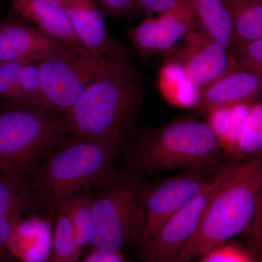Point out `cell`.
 <instances>
[{
  "label": "cell",
  "mask_w": 262,
  "mask_h": 262,
  "mask_svg": "<svg viewBox=\"0 0 262 262\" xmlns=\"http://www.w3.org/2000/svg\"><path fill=\"white\" fill-rule=\"evenodd\" d=\"M18 90L20 108L44 110L39 62L24 63L19 73Z\"/></svg>",
  "instance_id": "22"
},
{
  "label": "cell",
  "mask_w": 262,
  "mask_h": 262,
  "mask_svg": "<svg viewBox=\"0 0 262 262\" xmlns=\"http://www.w3.org/2000/svg\"><path fill=\"white\" fill-rule=\"evenodd\" d=\"M225 164L215 127L195 119H179L145 131L127 156L131 173L137 176L175 170H220Z\"/></svg>",
  "instance_id": "2"
},
{
  "label": "cell",
  "mask_w": 262,
  "mask_h": 262,
  "mask_svg": "<svg viewBox=\"0 0 262 262\" xmlns=\"http://www.w3.org/2000/svg\"><path fill=\"white\" fill-rule=\"evenodd\" d=\"M98 4L114 17H120L130 10L132 0H96Z\"/></svg>",
  "instance_id": "28"
},
{
  "label": "cell",
  "mask_w": 262,
  "mask_h": 262,
  "mask_svg": "<svg viewBox=\"0 0 262 262\" xmlns=\"http://www.w3.org/2000/svg\"><path fill=\"white\" fill-rule=\"evenodd\" d=\"M26 61L0 62V99L20 107L18 76Z\"/></svg>",
  "instance_id": "24"
},
{
  "label": "cell",
  "mask_w": 262,
  "mask_h": 262,
  "mask_svg": "<svg viewBox=\"0 0 262 262\" xmlns=\"http://www.w3.org/2000/svg\"><path fill=\"white\" fill-rule=\"evenodd\" d=\"M222 168L185 170L152 187H144L142 192L144 222L136 244L141 248L152 238L170 217L213 182Z\"/></svg>",
  "instance_id": "8"
},
{
  "label": "cell",
  "mask_w": 262,
  "mask_h": 262,
  "mask_svg": "<svg viewBox=\"0 0 262 262\" xmlns=\"http://www.w3.org/2000/svg\"><path fill=\"white\" fill-rule=\"evenodd\" d=\"M230 19L229 51L262 39V0H222Z\"/></svg>",
  "instance_id": "18"
},
{
  "label": "cell",
  "mask_w": 262,
  "mask_h": 262,
  "mask_svg": "<svg viewBox=\"0 0 262 262\" xmlns=\"http://www.w3.org/2000/svg\"><path fill=\"white\" fill-rule=\"evenodd\" d=\"M144 98L137 74L130 66L114 63L84 90L63 115L74 138L121 144Z\"/></svg>",
  "instance_id": "1"
},
{
  "label": "cell",
  "mask_w": 262,
  "mask_h": 262,
  "mask_svg": "<svg viewBox=\"0 0 262 262\" xmlns=\"http://www.w3.org/2000/svg\"><path fill=\"white\" fill-rule=\"evenodd\" d=\"M199 27L188 4L157 17L146 16L127 32V37L143 58L177 46L191 31Z\"/></svg>",
  "instance_id": "11"
},
{
  "label": "cell",
  "mask_w": 262,
  "mask_h": 262,
  "mask_svg": "<svg viewBox=\"0 0 262 262\" xmlns=\"http://www.w3.org/2000/svg\"><path fill=\"white\" fill-rule=\"evenodd\" d=\"M231 54L236 68L262 77V39L243 43Z\"/></svg>",
  "instance_id": "25"
},
{
  "label": "cell",
  "mask_w": 262,
  "mask_h": 262,
  "mask_svg": "<svg viewBox=\"0 0 262 262\" xmlns=\"http://www.w3.org/2000/svg\"><path fill=\"white\" fill-rule=\"evenodd\" d=\"M82 250L70 220L64 212L58 210L47 262H77Z\"/></svg>",
  "instance_id": "20"
},
{
  "label": "cell",
  "mask_w": 262,
  "mask_h": 262,
  "mask_svg": "<svg viewBox=\"0 0 262 262\" xmlns=\"http://www.w3.org/2000/svg\"><path fill=\"white\" fill-rule=\"evenodd\" d=\"M205 256L202 262H253L244 253L232 247H217Z\"/></svg>",
  "instance_id": "27"
},
{
  "label": "cell",
  "mask_w": 262,
  "mask_h": 262,
  "mask_svg": "<svg viewBox=\"0 0 262 262\" xmlns=\"http://www.w3.org/2000/svg\"><path fill=\"white\" fill-rule=\"evenodd\" d=\"M239 163H226L213 182L193 201L170 217L142 247L143 262H173L198 229L207 205Z\"/></svg>",
  "instance_id": "9"
},
{
  "label": "cell",
  "mask_w": 262,
  "mask_h": 262,
  "mask_svg": "<svg viewBox=\"0 0 262 262\" xmlns=\"http://www.w3.org/2000/svg\"><path fill=\"white\" fill-rule=\"evenodd\" d=\"M187 1L199 27L229 51L232 27L222 0Z\"/></svg>",
  "instance_id": "19"
},
{
  "label": "cell",
  "mask_w": 262,
  "mask_h": 262,
  "mask_svg": "<svg viewBox=\"0 0 262 262\" xmlns=\"http://www.w3.org/2000/svg\"><path fill=\"white\" fill-rule=\"evenodd\" d=\"M51 229L39 219L20 221L5 248L24 262H47L51 254Z\"/></svg>",
  "instance_id": "17"
},
{
  "label": "cell",
  "mask_w": 262,
  "mask_h": 262,
  "mask_svg": "<svg viewBox=\"0 0 262 262\" xmlns=\"http://www.w3.org/2000/svg\"><path fill=\"white\" fill-rule=\"evenodd\" d=\"M184 39L182 46L165 52V56L196 87L203 89L235 70L230 52L202 27L193 29Z\"/></svg>",
  "instance_id": "10"
},
{
  "label": "cell",
  "mask_w": 262,
  "mask_h": 262,
  "mask_svg": "<svg viewBox=\"0 0 262 262\" xmlns=\"http://www.w3.org/2000/svg\"><path fill=\"white\" fill-rule=\"evenodd\" d=\"M67 133L63 115L20 107L0 113V171L24 177L67 141Z\"/></svg>",
  "instance_id": "5"
},
{
  "label": "cell",
  "mask_w": 262,
  "mask_h": 262,
  "mask_svg": "<svg viewBox=\"0 0 262 262\" xmlns=\"http://www.w3.org/2000/svg\"><path fill=\"white\" fill-rule=\"evenodd\" d=\"M261 89V76L235 69L202 89L194 110L200 115H206L223 108L255 102Z\"/></svg>",
  "instance_id": "14"
},
{
  "label": "cell",
  "mask_w": 262,
  "mask_h": 262,
  "mask_svg": "<svg viewBox=\"0 0 262 262\" xmlns=\"http://www.w3.org/2000/svg\"><path fill=\"white\" fill-rule=\"evenodd\" d=\"M70 50L22 18L0 22V62H39Z\"/></svg>",
  "instance_id": "13"
},
{
  "label": "cell",
  "mask_w": 262,
  "mask_h": 262,
  "mask_svg": "<svg viewBox=\"0 0 262 262\" xmlns=\"http://www.w3.org/2000/svg\"><path fill=\"white\" fill-rule=\"evenodd\" d=\"M82 262H127L121 251H94Z\"/></svg>",
  "instance_id": "29"
},
{
  "label": "cell",
  "mask_w": 262,
  "mask_h": 262,
  "mask_svg": "<svg viewBox=\"0 0 262 262\" xmlns=\"http://www.w3.org/2000/svg\"><path fill=\"white\" fill-rule=\"evenodd\" d=\"M93 200L89 246L94 251H120L136 242L144 222L142 185L139 176H119Z\"/></svg>",
  "instance_id": "6"
},
{
  "label": "cell",
  "mask_w": 262,
  "mask_h": 262,
  "mask_svg": "<svg viewBox=\"0 0 262 262\" xmlns=\"http://www.w3.org/2000/svg\"><path fill=\"white\" fill-rule=\"evenodd\" d=\"M24 177L0 171V247H5L31 203Z\"/></svg>",
  "instance_id": "16"
},
{
  "label": "cell",
  "mask_w": 262,
  "mask_h": 262,
  "mask_svg": "<svg viewBox=\"0 0 262 262\" xmlns=\"http://www.w3.org/2000/svg\"><path fill=\"white\" fill-rule=\"evenodd\" d=\"M261 105H257L248 114L237 139L241 152L254 154L261 151Z\"/></svg>",
  "instance_id": "23"
},
{
  "label": "cell",
  "mask_w": 262,
  "mask_h": 262,
  "mask_svg": "<svg viewBox=\"0 0 262 262\" xmlns=\"http://www.w3.org/2000/svg\"><path fill=\"white\" fill-rule=\"evenodd\" d=\"M188 4L187 0H132L130 9L134 7L148 13L160 15L178 10Z\"/></svg>",
  "instance_id": "26"
},
{
  "label": "cell",
  "mask_w": 262,
  "mask_h": 262,
  "mask_svg": "<svg viewBox=\"0 0 262 262\" xmlns=\"http://www.w3.org/2000/svg\"><path fill=\"white\" fill-rule=\"evenodd\" d=\"M79 42L91 56L127 63V52L108 32L96 0H61Z\"/></svg>",
  "instance_id": "12"
},
{
  "label": "cell",
  "mask_w": 262,
  "mask_h": 262,
  "mask_svg": "<svg viewBox=\"0 0 262 262\" xmlns=\"http://www.w3.org/2000/svg\"><path fill=\"white\" fill-rule=\"evenodd\" d=\"M262 163H239L207 205L198 229L173 262H190L248 228L261 201Z\"/></svg>",
  "instance_id": "3"
},
{
  "label": "cell",
  "mask_w": 262,
  "mask_h": 262,
  "mask_svg": "<svg viewBox=\"0 0 262 262\" xmlns=\"http://www.w3.org/2000/svg\"><path fill=\"white\" fill-rule=\"evenodd\" d=\"M92 203L93 200L87 192H82L66 201L58 208L64 212L70 220L76 238L82 248L89 245L92 232Z\"/></svg>",
  "instance_id": "21"
},
{
  "label": "cell",
  "mask_w": 262,
  "mask_h": 262,
  "mask_svg": "<svg viewBox=\"0 0 262 262\" xmlns=\"http://www.w3.org/2000/svg\"><path fill=\"white\" fill-rule=\"evenodd\" d=\"M20 18L82 55H90L79 42L61 0H10Z\"/></svg>",
  "instance_id": "15"
},
{
  "label": "cell",
  "mask_w": 262,
  "mask_h": 262,
  "mask_svg": "<svg viewBox=\"0 0 262 262\" xmlns=\"http://www.w3.org/2000/svg\"><path fill=\"white\" fill-rule=\"evenodd\" d=\"M120 144L77 139L66 141L48 155L38 173L37 189L53 209L91 186L106 187L119 175L115 163Z\"/></svg>",
  "instance_id": "4"
},
{
  "label": "cell",
  "mask_w": 262,
  "mask_h": 262,
  "mask_svg": "<svg viewBox=\"0 0 262 262\" xmlns=\"http://www.w3.org/2000/svg\"><path fill=\"white\" fill-rule=\"evenodd\" d=\"M114 63H118L71 50L39 61L43 110L64 115L88 86Z\"/></svg>",
  "instance_id": "7"
}]
</instances>
